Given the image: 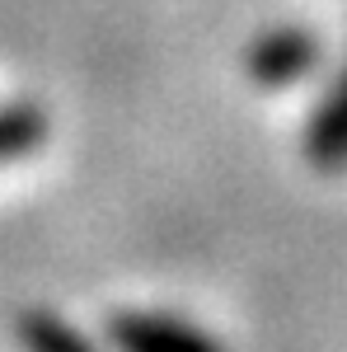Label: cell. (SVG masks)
Instances as JSON below:
<instances>
[{
	"mask_svg": "<svg viewBox=\"0 0 347 352\" xmlns=\"http://www.w3.org/2000/svg\"><path fill=\"white\" fill-rule=\"evenodd\" d=\"M310 155L324 164L343 160L347 155V85L338 99H328L320 113H315V122H310Z\"/></svg>",
	"mask_w": 347,
	"mask_h": 352,
	"instance_id": "277c9868",
	"label": "cell"
},
{
	"mask_svg": "<svg viewBox=\"0 0 347 352\" xmlns=\"http://www.w3.org/2000/svg\"><path fill=\"white\" fill-rule=\"evenodd\" d=\"M43 141V118L33 109H5L0 113V160L24 155Z\"/></svg>",
	"mask_w": 347,
	"mask_h": 352,
	"instance_id": "5b68a950",
	"label": "cell"
},
{
	"mask_svg": "<svg viewBox=\"0 0 347 352\" xmlns=\"http://www.w3.org/2000/svg\"><path fill=\"white\" fill-rule=\"evenodd\" d=\"M14 333L28 352H94L66 320H56L47 310H24L14 320Z\"/></svg>",
	"mask_w": 347,
	"mask_h": 352,
	"instance_id": "3957f363",
	"label": "cell"
},
{
	"mask_svg": "<svg viewBox=\"0 0 347 352\" xmlns=\"http://www.w3.org/2000/svg\"><path fill=\"white\" fill-rule=\"evenodd\" d=\"M315 56H320V43L305 28H277L249 47V76L263 85H287L300 80L315 66Z\"/></svg>",
	"mask_w": 347,
	"mask_h": 352,
	"instance_id": "7a4b0ae2",
	"label": "cell"
},
{
	"mask_svg": "<svg viewBox=\"0 0 347 352\" xmlns=\"http://www.w3.org/2000/svg\"><path fill=\"white\" fill-rule=\"evenodd\" d=\"M113 343L122 352H221V343H212L207 333L164 315H117Z\"/></svg>",
	"mask_w": 347,
	"mask_h": 352,
	"instance_id": "6da1fadb",
	"label": "cell"
}]
</instances>
